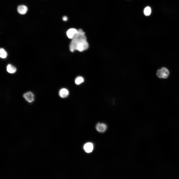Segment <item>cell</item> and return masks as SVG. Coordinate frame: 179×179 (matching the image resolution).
<instances>
[{
  "label": "cell",
  "mask_w": 179,
  "mask_h": 179,
  "mask_svg": "<svg viewBox=\"0 0 179 179\" xmlns=\"http://www.w3.org/2000/svg\"><path fill=\"white\" fill-rule=\"evenodd\" d=\"M87 40L85 32L81 29L78 30V33L72 39L70 45V49L71 52L75 50L77 44L80 41Z\"/></svg>",
  "instance_id": "obj_1"
},
{
  "label": "cell",
  "mask_w": 179,
  "mask_h": 179,
  "mask_svg": "<svg viewBox=\"0 0 179 179\" xmlns=\"http://www.w3.org/2000/svg\"><path fill=\"white\" fill-rule=\"evenodd\" d=\"M169 74V71L167 68L162 67L161 69L158 70L156 75L160 78L166 79L168 77Z\"/></svg>",
  "instance_id": "obj_2"
},
{
  "label": "cell",
  "mask_w": 179,
  "mask_h": 179,
  "mask_svg": "<svg viewBox=\"0 0 179 179\" xmlns=\"http://www.w3.org/2000/svg\"><path fill=\"white\" fill-rule=\"evenodd\" d=\"M107 125L104 123H98L96 125L95 128L96 130L100 133L105 132L107 128Z\"/></svg>",
  "instance_id": "obj_3"
},
{
  "label": "cell",
  "mask_w": 179,
  "mask_h": 179,
  "mask_svg": "<svg viewBox=\"0 0 179 179\" xmlns=\"http://www.w3.org/2000/svg\"><path fill=\"white\" fill-rule=\"evenodd\" d=\"M23 97L25 100L29 103L33 102L34 100V95L31 91H28L24 93Z\"/></svg>",
  "instance_id": "obj_4"
},
{
  "label": "cell",
  "mask_w": 179,
  "mask_h": 179,
  "mask_svg": "<svg viewBox=\"0 0 179 179\" xmlns=\"http://www.w3.org/2000/svg\"><path fill=\"white\" fill-rule=\"evenodd\" d=\"M78 33V30L75 28H72L69 29L67 32V35L68 38L73 39Z\"/></svg>",
  "instance_id": "obj_5"
},
{
  "label": "cell",
  "mask_w": 179,
  "mask_h": 179,
  "mask_svg": "<svg viewBox=\"0 0 179 179\" xmlns=\"http://www.w3.org/2000/svg\"><path fill=\"white\" fill-rule=\"evenodd\" d=\"M83 148L85 151L86 153H90L92 151L93 149V145L91 142H87L84 145Z\"/></svg>",
  "instance_id": "obj_6"
},
{
  "label": "cell",
  "mask_w": 179,
  "mask_h": 179,
  "mask_svg": "<svg viewBox=\"0 0 179 179\" xmlns=\"http://www.w3.org/2000/svg\"><path fill=\"white\" fill-rule=\"evenodd\" d=\"M59 96L61 98H65L68 95L69 91L67 89L65 88H63L59 90Z\"/></svg>",
  "instance_id": "obj_7"
},
{
  "label": "cell",
  "mask_w": 179,
  "mask_h": 179,
  "mask_svg": "<svg viewBox=\"0 0 179 179\" xmlns=\"http://www.w3.org/2000/svg\"><path fill=\"white\" fill-rule=\"evenodd\" d=\"M17 10L20 14H25L28 10L27 7L24 5H19L17 7Z\"/></svg>",
  "instance_id": "obj_8"
},
{
  "label": "cell",
  "mask_w": 179,
  "mask_h": 179,
  "mask_svg": "<svg viewBox=\"0 0 179 179\" xmlns=\"http://www.w3.org/2000/svg\"><path fill=\"white\" fill-rule=\"evenodd\" d=\"M7 71L10 73H15L16 71V68L11 64H8L7 66Z\"/></svg>",
  "instance_id": "obj_9"
},
{
  "label": "cell",
  "mask_w": 179,
  "mask_h": 179,
  "mask_svg": "<svg viewBox=\"0 0 179 179\" xmlns=\"http://www.w3.org/2000/svg\"><path fill=\"white\" fill-rule=\"evenodd\" d=\"M7 55L6 51L3 48H1L0 49V56L1 58H5Z\"/></svg>",
  "instance_id": "obj_10"
},
{
  "label": "cell",
  "mask_w": 179,
  "mask_h": 179,
  "mask_svg": "<svg viewBox=\"0 0 179 179\" xmlns=\"http://www.w3.org/2000/svg\"><path fill=\"white\" fill-rule=\"evenodd\" d=\"M84 79L81 76H79L76 78L75 80V84L77 85H79L84 82Z\"/></svg>",
  "instance_id": "obj_11"
},
{
  "label": "cell",
  "mask_w": 179,
  "mask_h": 179,
  "mask_svg": "<svg viewBox=\"0 0 179 179\" xmlns=\"http://www.w3.org/2000/svg\"><path fill=\"white\" fill-rule=\"evenodd\" d=\"M151 12V9L149 6H147L146 7L144 11V14L146 16L149 15Z\"/></svg>",
  "instance_id": "obj_12"
},
{
  "label": "cell",
  "mask_w": 179,
  "mask_h": 179,
  "mask_svg": "<svg viewBox=\"0 0 179 179\" xmlns=\"http://www.w3.org/2000/svg\"><path fill=\"white\" fill-rule=\"evenodd\" d=\"M62 19L64 21H66L68 20V18L66 16H64L63 17Z\"/></svg>",
  "instance_id": "obj_13"
}]
</instances>
